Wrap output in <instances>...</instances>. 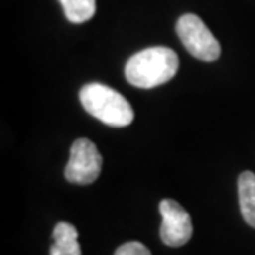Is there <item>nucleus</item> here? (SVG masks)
Instances as JSON below:
<instances>
[{
    "label": "nucleus",
    "instance_id": "1",
    "mask_svg": "<svg viewBox=\"0 0 255 255\" xmlns=\"http://www.w3.org/2000/svg\"><path fill=\"white\" fill-rule=\"evenodd\" d=\"M177 70H179V58L174 50L151 47L141 50L128 60L125 75L132 86L149 90L171 81Z\"/></svg>",
    "mask_w": 255,
    "mask_h": 255
},
{
    "label": "nucleus",
    "instance_id": "2",
    "mask_svg": "<svg viewBox=\"0 0 255 255\" xmlns=\"http://www.w3.org/2000/svg\"><path fill=\"white\" fill-rule=\"evenodd\" d=\"M80 101L86 113L108 126L125 128L134 120V111L129 101L116 90L103 83L85 85L80 90Z\"/></svg>",
    "mask_w": 255,
    "mask_h": 255
},
{
    "label": "nucleus",
    "instance_id": "3",
    "mask_svg": "<svg viewBox=\"0 0 255 255\" xmlns=\"http://www.w3.org/2000/svg\"><path fill=\"white\" fill-rule=\"evenodd\" d=\"M176 32L184 48L194 58L202 60V62H216L221 57V43L197 15H182L177 20Z\"/></svg>",
    "mask_w": 255,
    "mask_h": 255
},
{
    "label": "nucleus",
    "instance_id": "4",
    "mask_svg": "<svg viewBox=\"0 0 255 255\" xmlns=\"http://www.w3.org/2000/svg\"><path fill=\"white\" fill-rule=\"evenodd\" d=\"M103 157L93 141L80 137L70 147V159L65 167V177L71 184L86 186L100 177Z\"/></svg>",
    "mask_w": 255,
    "mask_h": 255
},
{
    "label": "nucleus",
    "instance_id": "5",
    "mask_svg": "<svg viewBox=\"0 0 255 255\" xmlns=\"http://www.w3.org/2000/svg\"><path fill=\"white\" fill-rule=\"evenodd\" d=\"M162 224L159 229L161 241L169 247H181L191 241L192 221L187 211L179 202L164 199L159 204Z\"/></svg>",
    "mask_w": 255,
    "mask_h": 255
},
{
    "label": "nucleus",
    "instance_id": "6",
    "mask_svg": "<svg viewBox=\"0 0 255 255\" xmlns=\"http://www.w3.org/2000/svg\"><path fill=\"white\" fill-rule=\"evenodd\" d=\"M53 244L50 255H81L78 244V231L70 222H58L52 234Z\"/></svg>",
    "mask_w": 255,
    "mask_h": 255
},
{
    "label": "nucleus",
    "instance_id": "7",
    "mask_svg": "<svg viewBox=\"0 0 255 255\" xmlns=\"http://www.w3.org/2000/svg\"><path fill=\"white\" fill-rule=\"evenodd\" d=\"M239 204H241L242 217L249 226L255 229V174L244 171L239 176Z\"/></svg>",
    "mask_w": 255,
    "mask_h": 255
},
{
    "label": "nucleus",
    "instance_id": "8",
    "mask_svg": "<svg viewBox=\"0 0 255 255\" xmlns=\"http://www.w3.org/2000/svg\"><path fill=\"white\" fill-rule=\"evenodd\" d=\"M65 17L71 23H83L96 12V0H60Z\"/></svg>",
    "mask_w": 255,
    "mask_h": 255
},
{
    "label": "nucleus",
    "instance_id": "9",
    "mask_svg": "<svg viewBox=\"0 0 255 255\" xmlns=\"http://www.w3.org/2000/svg\"><path fill=\"white\" fill-rule=\"evenodd\" d=\"M115 255H151V252L144 244L132 241L118 247V251L115 252Z\"/></svg>",
    "mask_w": 255,
    "mask_h": 255
}]
</instances>
